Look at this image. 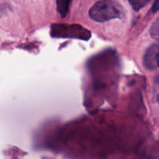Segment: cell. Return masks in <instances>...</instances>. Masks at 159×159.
<instances>
[{
  "label": "cell",
  "instance_id": "6da1fadb",
  "mask_svg": "<svg viewBox=\"0 0 159 159\" xmlns=\"http://www.w3.org/2000/svg\"><path fill=\"white\" fill-rule=\"evenodd\" d=\"M89 16L94 21L102 23L114 19H123L125 16V10L118 2L102 0L95 3L90 9Z\"/></svg>",
  "mask_w": 159,
  "mask_h": 159
},
{
  "label": "cell",
  "instance_id": "7a4b0ae2",
  "mask_svg": "<svg viewBox=\"0 0 159 159\" xmlns=\"http://www.w3.org/2000/svg\"><path fill=\"white\" fill-rule=\"evenodd\" d=\"M158 43H154L148 48L143 57V64L146 69L150 71H155L158 69Z\"/></svg>",
  "mask_w": 159,
  "mask_h": 159
},
{
  "label": "cell",
  "instance_id": "3957f363",
  "mask_svg": "<svg viewBox=\"0 0 159 159\" xmlns=\"http://www.w3.org/2000/svg\"><path fill=\"white\" fill-rule=\"evenodd\" d=\"M57 1V9L61 17H65L69 10L71 0H56Z\"/></svg>",
  "mask_w": 159,
  "mask_h": 159
},
{
  "label": "cell",
  "instance_id": "277c9868",
  "mask_svg": "<svg viewBox=\"0 0 159 159\" xmlns=\"http://www.w3.org/2000/svg\"><path fill=\"white\" fill-rule=\"evenodd\" d=\"M152 0H128L130 6L137 12L145 7Z\"/></svg>",
  "mask_w": 159,
  "mask_h": 159
},
{
  "label": "cell",
  "instance_id": "5b68a950",
  "mask_svg": "<svg viewBox=\"0 0 159 159\" xmlns=\"http://www.w3.org/2000/svg\"><path fill=\"white\" fill-rule=\"evenodd\" d=\"M158 19H157L155 23H153V25L152 26V27H151L150 30L151 36H152V38L155 39V40H158Z\"/></svg>",
  "mask_w": 159,
  "mask_h": 159
},
{
  "label": "cell",
  "instance_id": "8992f818",
  "mask_svg": "<svg viewBox=\"0 0 159 159\" xmlns=\"http://www.w3.org/2000/svg\"><path fill=\"white\" fill-rule=\"evenodd\" d=\"M9 5H0V14H1V12H6V11L9 10Z\"/></svg>",
  "mask_w": 159,
  "mask_h": 159
},
{
  "label": "cell",
  "instance_id": "52a82bcc",
  "mask_svg": "<svg viewBox=\"0 0 159 159\" xmlns=\"http://www.w3.org/2000/svg\"><path fill=\"white\" fill-rule=\"evenodd\" d=\"M158 0H155V2H154V6L152 7V11L154 12H156L158 10Z\"/></svg>",
  "mask_w": 159,
  "mask_h": 159
}]
</instances>
